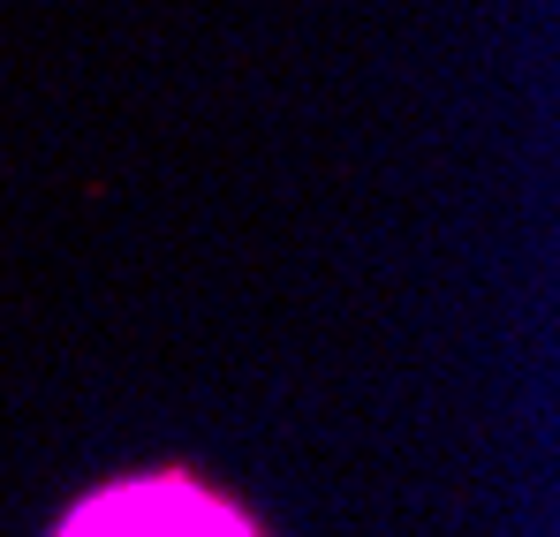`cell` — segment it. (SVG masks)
Returning <instances> with one entry per match:
<instances>
[{"label":"cell","mask_w":560,"mask_h":537,"mask_svg":"<svg viewBox=\"0 0 560 537\" xmlns=\"http://www.w3.org/2000/svg\"><path fill=\"white\" fill-rule=\"evenodd\" d=\"M61 537H250V530L189 485H129V492L92 500Z\"/></svg>","instance_id":"cell-1"}]
</instances>
